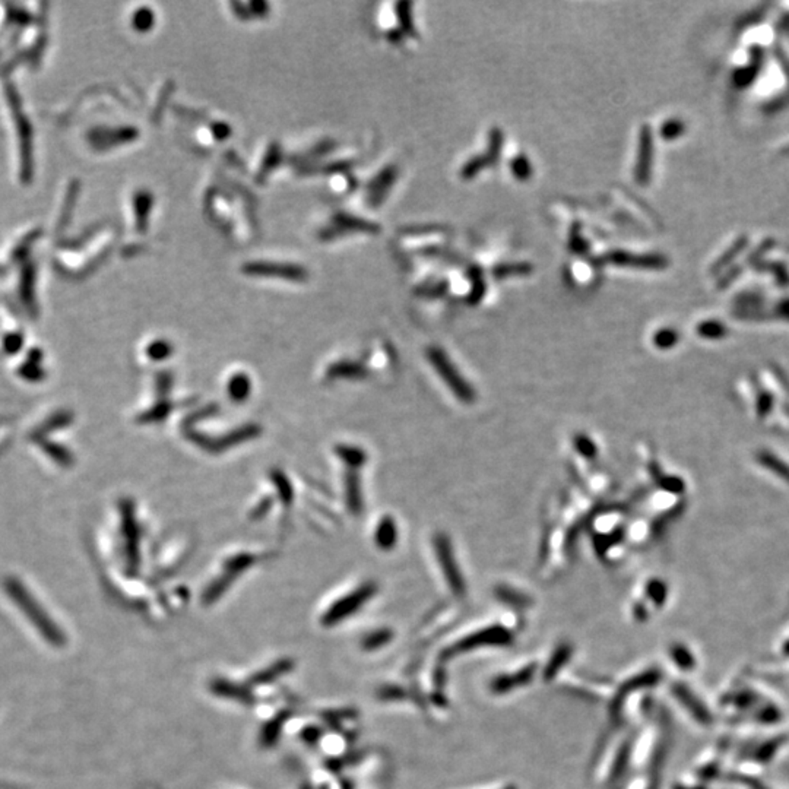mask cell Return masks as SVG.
Here are the masks:
<instances>
[{"label": "cell", "instance_id": "6da1fadb", "mask_svg": "<svg viewBox=\"0 0 789 789\" xmlns=\"http://www.w3.org/2000/svg\"><path fill=\"white\" fill-rule=\"evenodd\" d=\"M5 588L9 593V598L19 609L21 613L27 617L30 623L40 633L43 639L52 644V646H63L66 642V636L63 635L62 629L59 627L52 617L47 614L43 607L35 600L34 595L27 591L23 585L17 579H9L5 585Z\"/></svg>", "mask_w": 789, "mask_h": 789}, {"label": "cell", "instance_id": "7a4b0ae2", "mask_svg": "<svg viewBox=\"0 0 789 789\" xmlns=\"http://www.w3.org/2000/svg\"><path fill=\"white\" fill-rule=\"evenodd\" d=\"M513 642V630L503 624H490L481 626L474 630L463 633L450 643H445L440 651V660L445 658L462 656V653H470L480 649L492 648H506Z\"/></svg>", "mask_w": 789, "mask_h": 789}, {"label": "cell", "instance_id": "3957f363", "mask_svg": "<svg viewBox=\"0 0 789 789\" xmlns=\"http://www.w3.org/2000/svg\"><path fill=\"white\" fill-rule=\"evenodd\" d=\"M541 669L536 660H523L510 665V668L496 673L488 681V691L493 696H509L529 686Z\"/></svg>", "mask_w": 789, "mask_h": 789}, {"label": "cell", "instance_id": "277c9868", "mask_svg": "<svg viewBox=\"0 0 789 789\" xmlns=\"http://www.w3.org/2000/svg\"><path fill=\"white\" fill-rule=\"evenodd\" d=\"M428 358H430V363H432V366L434 367V370L441 377V380H443L445 383L448 385V388L453 393H455V397L459 401L468 403V402H472L475 399V392L472 390L468 381H466L461 376V373L458 372V368L452 364V361L445 355L443 351L439 350V348L430 350Z\"/></svg>", "mask_w": 789, "mask_h": 789}, {"label": "cell", "instance_id": "5b68a950", "mask_svg": "<svg viewBox=\"0 0 789 789\" xmlns=\"http://www.w3.org/2000/svg\"><path fill=\"white\" fill-rule=\"evenodd\" d=\"M436 553H437V558L440 560V565H441V570H443L445 579L449 583L448 587L452 589V592L455 595H463L465 582H463V578L461 576L458 565L455 563V557H453L449 541L446 540L445 536L436 538Z\"/></svg>", "mask_w": 789, "mask_h": 789}, {"label": "cell", "instance_id": "8992f818", "mask_svg": "<svg viewBox=\"0 0 789 789\" xmlns=\"http://www.w3.org/2000/svg\"><path fill=\"white\" fill-rule=\"evenodd\" d=\"M571 658V646L567 643H558L557 648L549 653L545 664H541L540 675L545 681H554L558 674L563 673L565 665H569Z\"/></svg>", "mask_w": 789, "mask_h": 789}, {"label": "cell", "instance_id": "52a82bcc", "mask_svg": "<svg viewBox=\"0 0 789 789\" xmlns=\"http://www.w3.org/2000/svg\"><path fill=\"white\" fill-rule=\"evenodd\" d=\"M757 461L760 465L764 466V468H768L773 474L781 476L783 481L789 483V465H786L783 461L776 458L769 452H760L757 455Z\"/></svg>", "mask_w": 789, "mask_h": 789}, {"label": "cell", "instance_id": "ba28073f", "mask_svg": "<svg viewBox=\"0 0 789 789\" xmlns=\"http://www.w3.org/2000/svg\"><path fill=\"white\" fill-rule=\"evenodd\" d=\"M700 333H703L704 337H721L722 333V326L721 325H712V324H706L703 328H700Z\"/></svg>", "mask_w": 789, "mask_h": 789}, {"label": "cell", "instance_id": "9c48e42d", "mask_svg": "<svg viewBox=\"0 0 789 789\" xmlns=\"http://www.w3.org/2000/svg\"><path fill=\"white\" fill-rule=\"evenodd\" d=\"M770 406H772V399H770L769 394H768V393H766V394H761V397L759 398V405H757L759 414L766 415V414L769 412V410H770Z\"/></svg>", "mask_w": 789, "mask_h": 789}, {"label": "cell", "instance_id": "30bf717a", "mask_svg": "<svg viewBox=\"0 0 789 789\" xmlns=\"http://www.w3.org/2000/svg\"><path fill=\"white\" fill-rule=\"evenodd\" d=\"M674 342H675V337H674V333H671V332L668 333V337L665 335V332H661L656 337V344L660 346H669V345H673Z\"/></svg>", "mask_w": 789, "mask_h": 789}, {"label": "cell", "instance_id": "8fae6325", "mask_svg": "<svg viewBox=\"0 0 789 789\" xmlns=\"http://www.w3.org/2000/svg\"><path fill=\"white\" fill-rule=\"evenodd\" d=\"M476 789H515V786L510 785V783H500V785H492V786L476 788Z\"/></svg>", "mask_w": 789, "mask_h": 789}]
</instances>
